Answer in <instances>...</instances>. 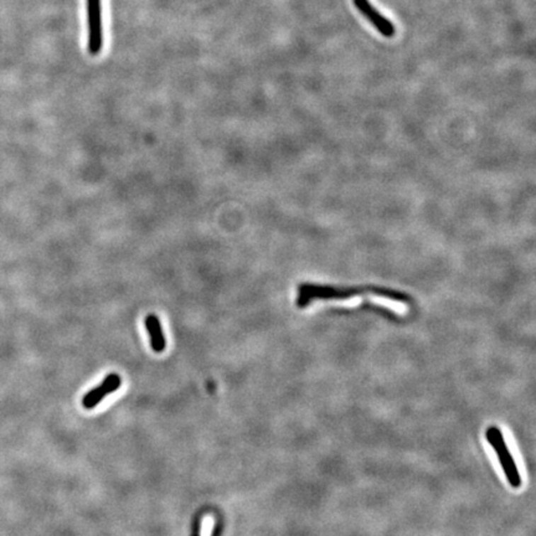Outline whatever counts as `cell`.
Instances as JSON below:
<instances>
[{"label":"cell","instance_id":"cell-3","mask_svg":"<svg viewBox=\"0 0 536 536\" xmlns=\"http://www.w3.org/2000/svg\"><path fill=\"white\" fill-rule=\"evenodd\" d=\"M353 3H354L356 9L365 16L367 21L375 28L376 30L380 33L381 35L385 36L387 39L395 36L396 30L394 24L387 18L376 11L375 8L371 6L369 0H353Z\"/></svg>","mask_w":536,"mask_h":536},{"label":"cell","instance_id":"cell-2","mask_svg":"<svg viewBox=\"0 0 536 536\" xmlns=\"http://www.w3.org/2000/svg\"><path fill=\"white\" fill-rule=\"evenodd\" d=\"M87 25H89V52L100 55L103 47V25H102V0H86Z\"/></svg>","mask_w":536,"mask_h":536},{"label":"cell","instance_id":"cell-4","mask_svg":"<svg viewBox=\"0 0 536 536\" xmlns=\"http://www.w3.org/2000/svg\"><path fill=\"white\" fill-rule=\"evenodd\" d=\"M147 331L151 336L152 349L156 353H161L166 349V341L163 329H161V321L156 314H148L144 319Z\"/></svg>","mask_w":536,"mask_h":536},{"label":"cell","instance_id":"cell-5","mask_svg":"<svg viewBox=\"0 0 536 536\" xmlns=\"http://www.w3.org/2000/svg\"><path fill=\"white\" fill-rule=\"evenodd\" d=\"M107 394H108V392H107V390H106L103 386H96L95 389L89 391V392L84 396L82 404H84V406H85L87 410H91V409H93L96 405H98L101 401L105 399V396L107 395Z\"/></svg>","mask_w":536,"mask_h":536},{"label":"cell","instance_id":"cell-1","mask_svg":"<svg viewBox=\"0 0 536 536\" xmlns=\"http://www.w3.org/2000/svg\"><path fill=\"white\" fill-rule=\"evenodd\" d=\"M486 438L498 456L503 472L506 474V481H509V484L513 488H519L521 486L520 473L501 430L496 426L489 427L486 431Z\"/></svg>","mask_w":536,"mask_h":536},{"label":"cell","instance_id":"cell-6","mask_svg":"<svg viewBox=\"0 0 536 536\" xmlns=\"http://www.w3.org/2000/svg\"><path fill=\"white\" fill-rule=\"evenodd\" d=\"M120 384H122V379L118 374H110V375L106 376L105 380L102 381L101 385L105 387L108 394H112L115 390H118Z\"/></svg>","mask_w":536,"mask_h":536}]
</instances>
